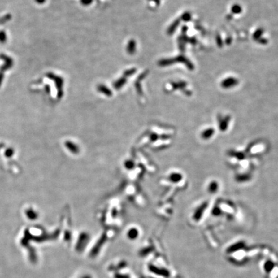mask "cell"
Wrapping results in <instances>:
<instances>
[{"label":"cell","instance_id":"cell-3","mask_svg":"<svg viewBox=\"0 0 278 278\" xmlns=\"http://www.w3.org/2000/svg\"><path fill=\"white\" fill-rule=\"evenodd\" d=\"M83 238H80L76 245V250L78 252H81L86 247V245L87 243L86 241V236H83Z\"/></svg>","mask_w":278,"mask_h":278},{"label":"cell","instance_id":"cell-2","mask_svg":"<svg viewBox=\"0 0 278 278\" xmlns=\"http://www.w3.org/2000/svg\"><path fill=\"white\" fill-rule=\"evenodd\" d=\"M219 187V185L218 181L212 180L209 183L208 186H207L208 192L211 194L216 193L218 191Z\"/></svg>","mask_w":278,"mask_h":278},{"label":"cell","instance_id":"cell-5","mask_svg":"<svg viewBox=\"0 0 278 278\" xmlns=\"http://www.w3.org/2000/svg\"><path fill=\"white\" fill-rule=\"evenodd\" d=\"M137 232L135 231H132L129 232V235H128V236L129 237V238H132V239L135 238L136 237H137Z\"/></svg>","mask_w":278,"mask_h":278},{"label":"cell","instance_id":"cell-1","mask_svg":"<svg viewBox=\"0 0 278 278\" xmlns=\"http://www.w3.org/2000/svg\"><path fill=\"white\" fill-rule=\"evenodd\" d=\"M216 132V129H214V128H203V129H201L199 133V135H200V138L202 139V140L204 141H209L211 140H212V138H214V137L215 136V133Z\"/></svg>","mask_w":278,"mask_h":278},{"label":"cell","instance_id":"cell-6","mask_svg":"<svg viewBox=\"0 0 278 278\" xmlns=\"http://www.w3.org/2000/svg\"><path fill=\"white\" fill-rule=\"evenodd\" d=\"M81 278H92V277L91 276H89V275H85V276L82 277Z\"/></svg>","mask_w":278,"mask_h":278},{"label":"cell","instance_id":"cell-4","mask_svg":"<svg viewBox=\"0 0 278 278\" xmlns=\"http://www.w3.org/2000/svg\"><path fill=\"white\" fill-rule=\"evenodd\" d=\"M149 268H150V270L151 272H154L155 274H160V275H164V276H166L167 274L166 271H164V270L159 269V268H158L157 267H154V266H150Z\"/></svg>","mask_w":278,"mask_h":278}]
</instances>
